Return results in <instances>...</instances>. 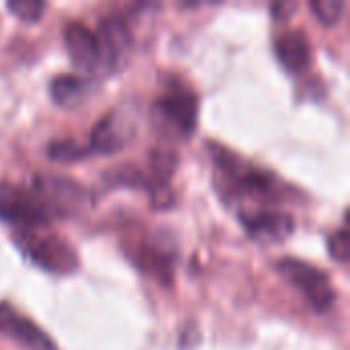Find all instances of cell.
Instances as JSON below:
<instances>
[{"instance_id":"cell-3","label":"cell","mask_w":350,"mask_h":350,"mask_svg":"<svg viewBox=\"0 0 350 350\" xmlns=\"http://www.w3.org/2000/svg\"><path fill=\"white\" fill-rule=\"evenodd\" d=\"M0 221L18 230H39L51 221V215L33 189L0 180Z\"/></svg>"},{"instance_id":"cell-6","label":"cell","mask_w":350,"mask_h":350,"mask_svg":"<svg viewBox=\"0 0 350 350\" xmlns=\"http://www.w3.org/2000/svg\"><path fill=\"white\" fill-rule=\"evenodd\" d=\"M31 189L43 203L51 219L72 215L88 201V193L80 183L59 174H37Z\"/></svg>"},{"instance_id":"cell-5","label":"cell","mask_w":350,"mask_h":350,"mask_svg":"<svg viewBox=\"0 0 350 350\" xmlns=\"http://www.w3.org/2000/svg\"><path fill=\"white\" fill-rule=\"evenodd\" d=\"M211 154L215 158V166L224 172V176L238 193L248 197H260V199L275 195L277 178L271 172L240 162V158L228 152L224 146L211 144Z\"/></svg>"},{"instance_id":"cell-1","label":"cell","mask_w":350,"mask_h":350,"mask_svg":"<svg viewBox=\"0 0 350 350\" xmlns=\"http://www.w3.org/2000/svg\"><path fill=\"white\" fill-rule=\"evenodd\" d=\"M21 252L37 267L55 275H70L78 269V254L64 238L39 230H21L14 238Z\"/></svg>"},{"instance_id":"cell-15","label":"cell","mask_w":350,"mask_h":350,"mask_svg":"<svg viewBox=\"0 0 350 350\" xmlns=\"http://www.w3.org/2000/svg\"><path fill=\"white\" fill-rule=\"evenodd\" d=\"M88 154V146H80L74 139H55L47 146V156L55 162H76Z\"/></svg>"},{"instance_id":"cell-18","label":"cell","mask_w":350,"mask_h":350,"mask_svg":"<svg viewBox=\"0 0 350 350\" xmlns=\"http://www.w3.org/2000/svg\"><path fill=\"white\" fill-rule=\"evenodd\" d=\"M349 246L350 240L349 228H347V226H342L338 232H334V234L328 238V252H330V256H332L336 262H340V265H347V260H349Z\"/></svg>"},{"instance_id":"cell-16","label":"cell","mask_w":350,"mask_h":350,"mask_svg":"<svg viewBox=\"0 0 350 350\" xmlns=\"http://www.w3.org/2000/svg\"><path fill=\"white\" fill-rule=\"evenodd\" d=\"M310 6L324 25H336L347 8V2L345 0H312Z\"/></svg>"},{"instance_id":"cell-11","label":"cell","mask_w":350,"mask_h":350,"mask_svg":"<svg viewBox=\"0 0 350 350\" xmlns=\"http://www.w3.org/2000/svg\"><path fill=\"white\" fill-rule=\"evenodd\" d=\"M64 43H66L70 59L80 70L94 72V70L103 68L96 33L92 29H88L84 23H80V21L68 23L64 29Z\"/></svg>"},{"instance_id":"cell-14","label":"cell","mask_w":350,"mask_h":350,"mask_svg":"<svg viewBox=\"0 0 350 350\" xmlns=\"http://www.w3.org/2000/svg\"><path fill=\"white\" fill-rule=\"evenodd\" d=\"M137 260H139L137 265H139L146 273L154 275L156 279H162V281L172 279V256H170L166 250H162L160 246L154 244V246L142 248Z\"/></svg>"},{"instance_id":"cell-17","label":"cell","mask_w":350,"mask_h":350,"mask_svg":"<svg viewBox=\"0 0 350 350\" xmlns=\"http://www.w3.org/2000/svg\"><path fill=\"white\" fill-rule=\"evenodd\" d=\"M6 8L14 16H18L21 21L35 23V21L41 18L43 10H45V2H41V0H8Z\"/></svg>"},{"instance_id":"cell-12","label":"cell","mask_w":350,"mask_h":350,"mask_svg":"<svg viewBox=\"0 0 350 350\" xmlns=\"http://www.w3.org/2000/svg\"><path fill=\"white\" fill-rule=\"evenodd\" d=\"M275 55L289 72H304L312 62V43L306 31L289 29L275 39Z\"/></svg>"},{"instance_id":"cell-2","label":"cell","mask_w":350,"mask_h":350,"mask_svg":"<svg viewBox=\"0 0 350 350\" xmlns=\"http://www.w3.org/2000/svg\"><path fill=\"white\" fill-rule=\"evenodd\" d=\"M199 98L187 86H170L152 105V117L156 123L174 135L189 137L197 127Z\"/></svg>"},{"instance_id":"cell-4","label":"cell","mask_w":350,"mask_h":350,"mask_svg":"<svg viewBox=\"0 0 350 350\" xmlns=\"http://www.w3.org/2000/svg\"><path fill=\"white\" fill-rule=\"evenodd\" d=\"M277 271L283 275V279H287L293 287H297L304 293V297L316 312H328L332 308L336 293L332 289L328 275L320 267L289 256L277 260Z\"/></svg>"},{"instance_id":"cell-7","label":"cell","mask_w":350,"mask_h":350,"mask_svg":"<svg viewBox=\"0 0 350 350\" xmlns=\"http://www.w3.org/2000/svg\"><path fill=\"white\" fill-rule=\"evenodd\" d=\"M133 133L135 113H129L127 107H117L92 127L88 150L96 154H117L131 142Z\"/></svg>"},{"instance_id":"cell-19","label":"cell","mask_w":350,"mask_h":350,"mask_svg":"<svg viewBox=\"0 0 350 350\" xmlns=\"http://www.w3.org/2000/svg\"><path fill=\"white\" fill-rule=\"evenodd\" d=\"M295 8H297V4H295V2H277V4H273V6H271L273 16H275L277 21L289 18V14H291Z\"/></svg>"},{"instance_id":"cell-10","label":"cell","mask_w":350,"mask_h":350,"mask_svg":"<svg viewBox=\"0 0 350 350\" xmlns=\"http://www.w3.org/2000/svg\"><path fill=\"white\" fill-rule=\"evenodd\" d=\"M248 236L262 244H275L287 240L295 230V219L283 211H244L240 215Z\"/></svg>"},{"instance_id":"cell-8","label":"cell","mask_w":350,"mask_h":350,"mask_svg":"<svg viewBox=\"0 0 350 350\" xmlns=\"http://www.w3.org/2000/svg\"><path fill=\"white\" fill-rule=\"evenodd\" d=\"M0 334L27 350H57L53 340L35 322L18 314L8 301H0Z\"/></svg>"},{"instance_id":"cell-13","label":"cell","mask_w":350,"mask_h":350,"mask_svg":"<svg viewBox=\"0 0 350 350\" xmlns=\"http://www.w3.org/2000/svg\"><path fill=\"white\" fill-rule=\"evenodd\" d=\"M90 80L76 74H57L49 82V94L53 103L62 107H76L88 96Z\"/></svg>"},{"instance_id":"cell-9","label":"cell","mask_w":350,"mask_h":350,"mask_svg":"<svg viewBox=\"0 0 350 350\" xmlns=\"http://www.w3.org/2000/svg\"><path fill=\"white\" fill-rule=\"evenodd\" d=\"M100 47V59H103V70L105 68H117L131 51L133 37L127 27V23L117 16H105L98 23V29L94 31Z\"/></svg>"}]
</instances>
